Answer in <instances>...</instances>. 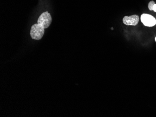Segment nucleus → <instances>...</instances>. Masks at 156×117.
<instances>
[{
	"label": "nucleus",
	"mask_w": 156,
	"mask_h": 117,
	"mask_svg": "<svg viewBox=\"0 0 156 117\" xmlns=\"http://www.w3.org/2000/svg\"><path fill=\"white\" fill-rule=\"evenodd\" d=\"M44 33V28L38 24H34L31 28V37L33 39L39 40L42 39Z\"/></svg>",
	"instance_id": "1"
},
{
	"label": "nucleus",
	"mask_w": 156,
	"mask_h": 117,
	"mask_svg": "<svg viewBox=\"0 0 156 117\" xmlns=\"http://www.w3.org/2000/svg\"><path fill=\"white\" fill-rule=\"evenodd\" d=\"M52 22V18L50 14L48 12H45L40 16L37 20V24L44 28H46L49 27Z\"/></svg>",
	"instance_id": "2"
},
{
	"label": "nucleus",
	"mask_w": 156,
	"mask_h": 117,
	"mask_svg": "<svg viewBox=\"0 0 156 117\" xmlns=\"http://www.w3.org/2000/svg\"><path fill=\"white\" fill-rule=\"evenodd\" d=\"M141 21L144 26L151 27L156 24V19L153 16L143 14L141 16Z\"/></svg>",
	"instance_id": "3"
},
{
	"label": "nucleus",
	"mask_w": 156,
	"mask_h": 117,
	"mask_svg": "<svg viewBox=\"0 0 156 117\" xmlns=\"http://www.w3.org/2000/svg\"><path fill=\"white\" fill-rule=\"evenodd\" d=\"M139 16L138 15H132L129 16H124L123 18V22L126 25L136 26L139 22Z\"/></svg>",
	"instance_id": "4"
},
{
	"label": "nucleus",
	"mask_w": 156,
	"mask_h": 117,
	"mask_svg": "<svg viewBox=\"0 0 156 117\" xmlns=\"http://www.w3.org/2000/svg\"><path fill=\"white\" fill-rule=\"evenodd\" d=\"M155 2L153 1H151L149 3L148 7H149V9L150 10H153L154 5H155Z\"/></svg>",
	"instance_id": "5"
},
{
	"label": "nucleus",
	"mask_w": 156,
	"mask_h": 117,
	"mask_svg": "<svg viewBox=\"0 0 156 117\" xmlns=\"http://www.w3.org/2000/svg\"><path fill=\"white\" fill-rule=\"evenodd\" d=\"M153 10L154 12H156V4H155V5H154Z\"/></svg>",
	"instance_id": "6"
},
{
	"label": "nucleus",
	"mask_w": 156,
	"mask_h": 117,
	"mask_svg": "<svg viewBox=\"0 0 156 117\" xmlns=\"http://www.w3.org/2000/svg\"><path fill=\"white\" fill-rule=\"evenodd\" d=\"M155 41H156V37H155Z\"/></svg>",
	"instance_id": "7"
}]
</instances>
